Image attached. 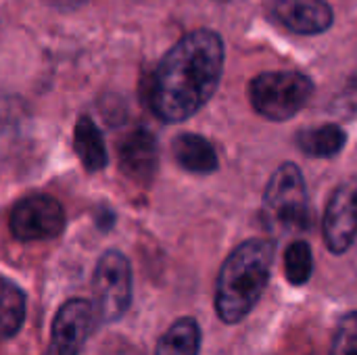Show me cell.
I'll list each match as a JSON object with an SVG mask.
<instances>
[{
	"mask_svg": "<svg viewBox=\"0 0 357 355\" xmlns=\"http://www.w3.org/2000/svg\"><path fill=\"white\" fill-rule=\"evenodd\" d=\"M222 71V38L211 29L190 31L169 48L153 75V111L167 123L188 119L213 96Z\"/></svg>",
	"mask_w": 357,
	"mask_h": 355,
	"instance_id": "cell-1",
	"label": "cell"
},
{
	"mask_svg": "<svg viewBox=\"0 0 357 355\" xmlns=\"http://www.w3.org/2000/svg\"><path fill=\"white\" fill-rule=\"evenodd\" d=\"M276 247L268 239H249L222 264L215 282V312L222 322L238 324L261 299L274 264Z\"/></svg>",
	"mask_w": 357,
	"mask_h": 355,
	"instance_id": "cell-2",
	"label": "cell"
},
{
	"mask_svg": "<svg viewBox=\"0 0 357 355\" xmlns=\"http://www.w3.org/2000/svg\"><path fill=\"white\" fill-rule=\"evenodd\" d=\"M314 94V84L299 71H266L251 80L249 100L253 109L272 121L297 115Z\"/></svg>",
	"mask_w": 357,
	"mask_h": 355,
	"instance_id": "cell-3",
	"label": "cell"
},
{
	"mask_svg": "<svg viewBox=\"0 0 357 355\" xmlns=\"http://www.w3.org/2000/svg\"><path fill=\"white\" fill-rule=\"evenodd\" d=\"M264 203L274 226L284 230H307L312 226L305 180L295 163H284L274 172L268 182Z\"/></svg>",
	"mask_w": 357,
	"mask_h": 355,
	"instance_id": "cell-4",
	"label": "cell"
},
{
	"mask_svg": "<svg viewBox=\"0 0 357 355\" xmlns=\"http://www.w3.org/2000/svg\"><path fill=\"white\" fill-rule=\"evenodd\" d=\"M94 312L100 322L119 320L132 301V268L123 253L107 251L94 270L92 278Z\"/></svg>",
	"mask_w": 357,
	"mask_h": 355,
	"instance_id": "cell-5",
	"label": "cell"
},
{
	"mask_svg": "<svg viewBox=\"0 0 357 355\" xmlns=\"http://www.w3.org/2000/svg\"><path fill=\"white\" fill-rule=\"evenodd\" d=\"M8 226L17 241H48L63 232L65 211L50 195H29L15 205Z\"/></svg>",
	"mask_w": 357,
	"mask_h": 355,
	"instance_id": "cell-6",
	"label": "cell"
},
{
	"mask_svg": "<svg viewBox=\"0 0 357 355\" xmlns=\"http://www.w3.org/2000/svg\"><path fill=\"white\" fill-rule=\"evenodd\" d=\"M96 320L98 318L90 301L69 299L52 320L50 341L44 355H79Z\"/></svg>",
	"mask_w": 357,
	"mask_h": 355,
	"instance_id": "cell-7",
	"label": "cell"
},
{
	"mask_svg": "<svg viewBox=\"0 0 357 355\" xmlns=\"http://www.w3.org/2000/svg\"><path fill=\"white\" fill-rule=\"evenodd\" d=\"M357 236V201L356 184H345L335 190L324 213V241L326 247L341 255Z\"/></svg>",
	"mask_w": 357,
	"mask_h": 355,
	"instance_id": "cell-8",
	"label": "cell"
},
{
	"mask_svg": "<svg viewBox=\"0 0 357 355\" xmlns=\"http://www.w3.org/2000/svg\"><path fill=\"white\" fill-rule=\"evenodd\" d=\"M274 19L303 36L322 33L333 25V8L326 0H272Z\"/></svg>",
	"mask_w": 357,
	"mask_h": 355,
	"instance_id": "cell-9",
	"label": "cell"
},
{
	"mask_svg": "<svg viewBox=\"0 0 357 355\" xmlns=\"http://www.w3.org/2000/svg\"><path fill=\"white\" fill-rule=\"evenodd\" d=\"M159 163V149L155 136L138 128L130 132L119 144V167L134 182H151Z\"/></svg>",
	"mask_w": 357,
	"mask_h": 355,
	"instance_id": "cell-10",
	"label": "cell"
},
{
	"mask_svg": "<svg viewBox=\"0 0 357 355\" xmlns=\"http://www.w3.org/2000/svg\"><path fill=\"white\" fill-rule=\"evenodd\" d=\"M176 163L190 174H213L220 165L211 142L199 134H180L172 142Z\"/></svg>",
	"mask_w": 357,
	"mask_h": 355,
	"instance_id": "cell-11",
	"label": "cell"
},
{
	"mask_svg": "<svg viewBox=\"0 0 357 355\" xmlns=\"http://www.w3.org/2000/svg\"><path fill=\"white\" fill-rule=\"evenodd\" d=\"M73 149L88 172H100L107 165V146L105 140L88 115H82L75 121L73 130Z\"/></svg>",
	"mask_w": 357,
	"mask_h": 355,
	"instance_id": "cell-12",
	"label": "cell"
},
{
	"mask_svg": "<svg viewBox=\"0 0 357 355\" xmlns=\"http://www.w3.org/2000/svg\"><path fill=\"white\" fill-rule=\"evenodd\" d=\"M201 326L195 318L176 320L159 339L155 355H199Z\"/></svg>",
	"mask_w": 357,
	"mask_h": 355,
	"instance_id": "cell-13",
	"label": "cell"
},
{
	"mask_svg": "<svg viewBox=\"0 0 357 355\" xmlns=\"http://www.w3.org/2000/svg\"><path fill=\"white\" fill-rule=\"evenodd\" d=\"M345 140H347V136L339 126L326 123L320 128L303 130L297 136V146L307 157L324 159V157H335L337 153H341V149L345 146Z\"/></svg>",
	"mask_w": 357,
	"mask_h": 355,
	"instance_id": "cell-14",
	"label": "cell"
},
{
	"mask_svg": "<svg viewBox=\"0 0 357 355\" xmlns=\"http://www.w3.org/2000/svg\"><path fill=\"white\" fill-rule=\"evenodd\" d=\"M25 320V295L23 291L0 276V339L15 337Z\"/></svg>",
	"mask_w": 357,
	"mask_h": 355,
	"instance_id": "cell-15",
	"label": "cell"
},
{
	"mask_svg": "<svg viewBox=\"0 0 357 355\" xmlns=\"http://www.w3.org/2000/svg\"><path fill=\"white\" fill-rule=\"evenodd\" d=\"M314 257L305 241H295L284 253V276L293 287H303L312 278Z\"/></svg>",
	"mask_w": 357,
	"mask_h": 355,
	"instance_id": "cell-16",
	"label": "cell"
},
{
	"mask_svg": "<svg viewBox=\"0 0 357 355\" xmlns=\"http://www.w3.org/2000/svg\"><path fill=\"white\" fill-rule=\"evenodd\" d=\"M331 355H357V310L341 318L333 337Z\"/></svg>",
	"mask_w": 357,
	"mask_h": 355,
	"instance_id": "cell-17",
	"label": "cell"
},
{
	"mask_svg": "<svg viewBox=\"0 0 357 355\" xmlns=\"http://www.w3.org/2000/svg\"><path fill=\"white\" fill-rule=\"evenodd\" d=\"M86 0H46V4L54 6V8H61V10H71V8H77L79 4H84Z\"/></svg>",
	"mask_w": 357,
	"mask_h": 355,
	"instance_id": "cell-18",
	"label": "cell"
},
{
	"mask_svg": "<svg viewBox=\"0 0 357 355\" xmlns=\"http://www.w3.org/2000/svg\"><path fill=\"white\" fill-rule=\"evenodd\" d=\"M356 201H357V184H356Z\"/></svg>",
	"mask_w": 357,
	"mask_h": 355,
	"instance_id": "cell-19",
	"label": "cell"
},
{
	"mask_svg": "<svg viewBox=\"0 0 357 355\" xmlns=\"http://www.w3.org/2000/svg\"><path fill=\"white\" fill-rule=\"evenodd\" d=\"M222 2H228V0H222Z\"/></svg>",
	"mask_w": 357,
	"mask_h": 355,
	"instance_id": "cell-20",
	"label": "cell"
}]
</instances>
